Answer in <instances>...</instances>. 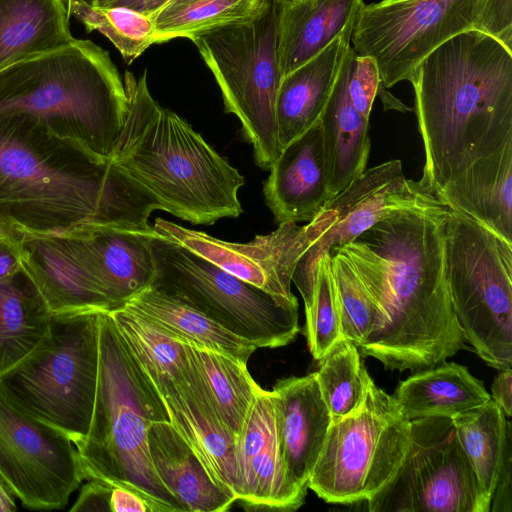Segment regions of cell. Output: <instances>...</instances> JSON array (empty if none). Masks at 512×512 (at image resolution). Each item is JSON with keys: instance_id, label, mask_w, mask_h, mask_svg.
I'll return each instance as SVG.
<instances>
[{"instance_id": "6da1fadb", "label": "cell", "mask_w": 512, "mask_h": 512, "mask_svg": "<svg viewBox=\"0 0 512 512\" xmlns=\"http://www.w3.org/2000/svg\"><path fill=\"white\" fill-rule=\"evenodd\" d=\"M448 212L444 202L401 210L330 250L344 255L381 312L382 328L358 350L387 369L417 372L466 347L446 279Z\"/></svg>"}, {"instance_id": "7a4b0ae2", "label": "cell", "mask_w": 512, "mask_h": 512, "mask_svg": "<svg viewBox=\"0 0 512 512\" xmlns=\"http://www.w3.org/2000/svg\"><path fill=\"white\" fill-rule=\"evenodd\" d=\"M157 200L110 159L24 114H0V225L35 235L92 225L147 233Z\"/></svg>"}, {"instance_id": "3957f363", "label": "cell", "mask_w": 512, "mask_h": 512, "mask_svg": "<svg viewBox=\"0 0 512 512\" xmlns=\"http://www.w3.org/2000/svg\"><path fill=\"white\" fill-rule=\"evenodd\" d=\"M409 82L425 152L419 181L436 196L512 140V50L495 37L457 34L422 59Z\"/></svg>"}, {"instance_id": "277c9868", "label": "cell", "mask_w": 512, "mask_h": 512, "mask_svg": "<svg viewBox=\"0 0 512 512\" xmlns=\"http://www.w3.org/2000/svg\"><path fill=\"white\" fill-rule=\"evenodd\" d=\"M128 111L110 160L164 210L197 225L238 217L244 177L200 134L152 97L147 73L126 72Z\"/></svg>"}, {"instance_id": "5b68a950", "label": "cell", "mask_w": 512, "mask_h": 512, "mask_svg": "<svg viewBox=\"0 0 512 512\" xmlns=\"http://www.w3.org/2000/svg\"><path fill=\"white\" fill-rule=\"evenodd\" d=\"M128 96L109 52L74 39L0 70V114H24L109 159L124 126Z\"/></svg>"}, {"instance_id": "8992f818", "label": "cell", "mask_w": 512, "mask_h": 512, "mask_svg": "<svg viewBox=\"0 0 512 512\" xmlns=\"http://www.w3.org/2000/svg\"><path fill=\"white\" fill-rule=\"evenodd\" d=\"M161 421H169L162 399L131 356L109 312H102L92 418L87 434L74 443L84 478L134 490L171 512L182 511L150 458L148 430Z\"/></svg>"}, {"instance_id": "52a82bcc", "label": "cell", "mask_w": 512, "mask_h": 512, "mask_svg": "<svg viewBox=\"0 0 512 512\" xmlns=\"http://www.w3.org/2000/svg\"><path fill=\"white\" fill-rule=\"evenodd\" d=\"M13 233L22 267L52 314L110 312L154 282L157 232L85 225L56 234Z\"/></svg>"}, {"instance_id": "ba28073f", "label": "cell", "mask_w": 512, "mask_h": 512, "mask_svg": "<svg viewBox=\"0 0 512 512\" xmlns=\"http://www.w3.org/2000/svg\"><path fill=\"white\" fill-rule=\"evenodd\" d=\"M478 30L512 50V0H382L363 5L352 49L376 62L390 88L411 76L432 50L459 33Z\"/></svg>"}, {"instance_id": "9c48e42d", "label": "cell", "mask_w": 512, "mask_h": 512, "mask_svg": "<svg viewBox=\"0 0 512 512\" xmlns=\"http://www.w3.org/2000/svg\"><path fill=\"white\" fill-rule=\"evenodd\" d=\"M98 311L52 314L38 344L0 376L30 414L75 443L88 432L99 365Z\"/></svg>"}, {"instance_id": "30bf717a", "label": "cell", "mask_w": 512, "mask_h": 512, "mask_svg": "<svg viewBox=\"0 0 512 512\" xmlns=\"http://www.w3.org/2000/svg\"><path fill=\"white\" fill-rule=\"evenodd\" d=\"M445 270L465 341L489 366L512 367V245L449 208Z\"/></svg>"}, {"instance_id": "8fae6325", "label": "cell", "mask_w": 512, "mask_h": 512, "mask_svg": "<svg viewBox=\"0 0 512 512\" xmlns=\"http://www.w3.org/2000/svg\"><path fill=\"white\" fill-rule=\"evenodd\" d=\"M280 3L266 0L247 22L220 27L191 39L215 77L226 113L241 122L255 161L269 169L281 149L275 103L282 73L278 57Z\"/></svg>"}, {"instance_id": "7c38bea8", "label": "cell", "mask_w": 512, "mask_h": 512, "mask_svg": "<svg viewBox=\"0 0 512 512\" xmlns=\"http://www.w3.org/2000/svg\"><path fill=\"white\" fill-rule=\"evenodd\" d=\"M156 275L152 287L204 313L256 348H276L293 341L300 328L298 306L225 271L161 235L151 241Z\"/></svg>"}, {"instance_id": "4fadbf2b", "label": "cell", "mask_w": 512, "mask_h": 512, "mask_svg": "<svg viewBox=\"0 0 512 512\" xmlns=\"http://www.w3.org/2000/svg\"><path fill=\"white\" fill-rule=\"evenodd\" d=\"M409 436L410 421L371 380L360 407L331 422L307 487L328 503L367 501L397 471Z\"/></svg>"}, {"instance_id": "5bb4252c", "label": "cell", "mask_w": 512, "mask_h": 512, "mask_svg": "<svg viewBox=\"0 0 512 512\" xmlns=\"http://www.w3.org/2000/svg\"><path fill=\"white\" fill-rule=\"evenodd\" d=\"M370 512H485L473 468L451 417L410 421L409 443L392 478L367 500Z\"/></svg>"}, {"instance_id": "9a60e30c", "label": "cell", "mask_w": 512, "mask_h": 512, "mask_svg": "<svg viewBox=\"0 0 512 512\" xmlns=\"http://www.w3.org/2000/svg\"><path fill=\"white\" fill-rule=\"evenodd\" d=\"M0 476L29 509H62L84 475L77 449L26 411L0 382Z\"/></svg>"}, {"instance_id": "2e32d148", "label": "cell", "mask_w": 512, "mask_h": 512, "mask_svg": "<svg viewBox=\"0 0 512 512\" xmlns=\"http://www.w3.org/2000/svg\"><path fill=\"white\" fill-rule=\"evenodd\" d=\"M335 215L322 207L305 225L279 223L266 235L246 243L217 239L205 232L156 218L153 228L241 280L260 288L287 306H298L291 292L292 276L302 255L334 224Z\"/></svg>"}, {"instance_id": "e0dca14e", "label": "cell", "mask_w": 512, "mask_h": 512, "mask_svg": "<svg viewBox=\"0 0 512 512\" xmlns=\"http://www.w3.org/2000/svg\"><path fill=\"white\" fill-rule=\"evenodd\" d=\"M442 203L420 181L407 179L402 162L391 159L359 175L323 208L335 215L334 224L300 258L292 276L305 310L312 302L319 259L331 248L345 245L376 222L398 211Z\"/></svg>"}, {"instance_id": "ac0fdd59", "label": "cell", "mask_w": 512, "mask_h": 512, "mask_svg": "<svg viewBox=\"0 0 512 512\" xmlns=\"http://www.w3.org/2000/svg\"><path fill=\"white\" fill-rule=\"evenodd\" d=\"M271 391L287 488L300 507L332 419L316 373L276 381Z\"/></svg>"}, {"instance_id": "d6986e66", "label": "cell", "mask_w": 512, "mask_h": 512, "mask_svg": "<svg viewBox=\"0 0 512 512\" xmlns=\"http://www.w3.org/2000/svg\"><path fill=\"white\" fill-rule=\"evenodd\" d=\"M237 501L256 508L296 510L279 449L271 391L261 390L234 443Z\"/></svg>"}, {"instance_id": "ffe728a7", "label": "cell", "mask_w": 512, "mask_h": 512, "mask_svg": "<svg viewBox=\"0 0 512 512\" xmlns=\"http://www.w3.org/2000/svg\"><path fill=\"white\" fill-rule=\"evenodd\" d=\"M263 186L275 222H309L330 199L320 121L283 147Z\"/></svg>"}, {"instance_id": "44dd1931", "label": "cell", "mask_w": 512, "mask_h": 512, "mask_svg": "<svg viewBox=\"0 0 512 512\" xmlns=\"http://www.w3.org/2000/svg\"><path fill=\"white\" fill-rule=\"evenodd\" d=\"M160 398L171 425L199 458L212 481L237 501L235 438L212 409L191 363L186 381L166 389Z\"/></svg>"}, {"instance_id": "7402d4cb", "label": "cell", "mask_w": 512, "mask_h": 512, "mask_svg": "<svg viewBox=\"0 0 512 512\" xmlns=\"http://www.w3.org/2000/svg\"><path fill=\"white\" fill-rule=\"evenodd\" d=\"M354 23L320 53L282 77L275 103L280 149L320 121L351 46Z\"/></svg>"}, {"instance_id": "603a6c76", "label": "cell", "mask_w": 512, "mask_h": 512, "mask_svg": "<svg viewBox=\"0 0 512 512\" xmlns=\"http://www.w3.org/2000/svg\"><path fill=\"white\" fill-rule=\"evenodd\" d=\"M437 197L512 245V140L474 162Z\"/></svg>"}, {"instance_id": "cb8c5ba5", "label": "cell", "mask_w": 512, "mask_h": 512, "mask_svg": "<svg viewBox=\"0 0 512 512\" xmlns=\"http://www.w3.org/2000/svg\"><path fill=\"white\" fill-rule=\"evenodd\" d=\"M148 448L154 471L184 512H223L236 502L211 479L170 421L153 423Z\"/></svg>"}, {"instance_id": "d4e9b609", "label": "cell", "mask_w": 512, "mask_h": 512, "mask_svg": "<svg viewBox=\"0 0 512 512\" xmlns=\"http://www.w3.org/2000/svg\"><path fill=\"white\" fill-rule=\"evenodd\" d=\"M352 52L350 46L320 119L330 198L366 170L370 153L369 120L352 105L347 90Z\"/></svg>"}, {"instance_id": "484cf974", "label": "cell", "mask_w": 512, "mask_h": 512, "mask_svg": "<svg viewBox=\"0 0 512 512\" xmlns=\"http://www.w3.org/2000/svg\"><path fill=\"white\" fill-rule=\"evenodd\" d=\"M363 0L280 3L278 57L282 77L304 64L354 23Z\"/></svg>"}, {"instance_id": "4316f807", "label": "cell", "mask_w": 512, "mask_h": 512, "mask_svg": "<svg viewBox=\"0 0 512 512\" xmlns=\"http://www.w3.org/2000/svg\"><path fill=\"white\" fill-rule=\"evenodd\" d=\"M69 17L65 0H0V70L72 42Z\"/></svg>"}, {"instance_id": "83f0119b", "label": "cell", "mask_w": 512, "mask_h": 512, "mask_svg": "<svg viewBox=\"0 0 512 512\" xmlns=\"http://www.w3.org/2000/svg\"><path fill=\"white\" fill-rule=\"evenodd\" d=\"M392 397L409 421L430 416L453 417L491 399L483 382L465 366L446 361L401 381Z\"/></svg>"}, {"instance_id": "f1b7e54d", "label": "cell", "mask_w": 512, "mask_h": 512, "mask_svg": "<svg viewBox=\"0 0 512 512\" xmlns=\"http://www.w3.org/2000/svg\"><path fill=\"white\" fill-rule=\"evenodd\" d=\"M131 356L160 396L190 373L187 344L125 304L109 312Z\"/></svg>"}, {"instance_id": "f546056e", "label": "cell", "mask_w": 512, "mask_h": 512, "mask_svg": "<svg viewBox=\"0 0 512 512\" xmlns=\"http://www.w3.org/2000/svg\"><path fill=\"white\" fill-rule=\"evenodd\" d=\"M126 304L185 343L214 350L245 363L257 349L253 343L228 331L199 310L152 286Z\"/></svg>"}, {"instance_id": "4dcf8cb0", "label": "cell", "mask_w": 512, "mask_h": 512, "mask_svg": "<svg viewBox=\"0 0 512 512\" xmlns=\"http://www.w3.org/2000/svg\"><path fill=\"white\" fill-rule=\"evenodd\" d=\"M51 316L43 296L23 268L0 281V376L38 344Z\"/></svg>"}, {"instance_id": "1f68e13d", "label": "cell", "mask_w": 512, "mask_h": 512, "mask_svg": "<svg viewBox=\"0 0 512 512\" xmlns=\"http://www.w3.org/2000/svg\"><path fill=\"white\" fill-rule=\"evenodd\" d=\"M186 344L189 361L212 409L236 438L262 387L248 372L247 363L214 350Z\"/></svg>"}, {"instance_id": "d6a6232c", "label": "cell", "mask_w": 512, "mask_h": 512, "mask_svg": "<svg viewBox=\"0 0 512 512\" xmlns=\"http://www.w3.org/2000/svg\"><path fill=\"white\" fill-rule=\"evenodd\" d=\"M451 418L477 478L485 512H489L505 451L512 441L511 423L493 399Z\"/></svg>"}, {"instance_id": "836d02e7", "label": "cell", "mask_w": 512, "mask_h": 512, "mask_svg": "<svg viewBox=\"0 0 512 512\" xmlns=\"http://www.w3.org/2000/svg\"><path fill=\"white\" fill-rule=\"evenodd\" d=\"M266 0H168L150 19L162 43L192 39L205 32L247 22L262 11Z\"/></svg>"}, {"instance_id": "e575fe53", "label": "cell", "mask_w": 512, "mask_h": 512, "mask_svg": "<svg viewBox=\"0 0 512 512\" xmlns=\"http://www.w3.org/2000/svg\"><path fill=\"white\" fill-rule=\"evenodd\" d=\"M315 373L332 422L360 407L372 380L361 360L358 347L344 337L330 348Z\"/></svg>"}, {"instance_id": "d590c367", "label": "cell", "mask_w": 512, "mask_h": 512, "mask_svg": "<svg viewBox=\"0 0 512 512\" xmlns=\"http://www.w3.org/2000/svg\"><path fill=\"white\" fill-rule=\"evenodd\" d=\"M69 16L80 21L88 32L103 34L130 65L152 44L162 43L153 21L124 7H104L82 2L66 4Z\"/></svg>"}, {"instance_id": "8d00e7d4", "label": "cell", "mask_w": 512, "mask_h": 512, "mask_svg": "<svg viewBox=\"0 0 512 512\" xmlns=\"http://www.w3.org/2000/svg\"><path fill=\"white\" fill-rule=\"evenodd\" d=\"M329 255L341 332L359 347L382 328L383 317L344 255L337 251H330Z\"/></svg>"}, {"instance_id": "74e56055", "label": "cell", "mask_w": 512, "mask_h": 512, "mask_svg": "<svg viewBox=\"0 0 512 512\" xmlns=\"http://www.w3.org/2000/svg\"><path fill=\"white\" fill-rule=\"evenodd\" d=\"M305 333L314 359L321 361L330 348L343 337L335 299L330 255L318 262L311 305L305 310Z\"/></svg>"}, {"instance_id": "f35d334b", "label": "cell", "mask_w": 512, "mask_h": 512, "mask_svg": "<svg viewBox=\"0 0 512 512\" xmlns=\"http://www.w3.org/2000/svg\"><path fill=\"white\" fill-rule=\"evenodd\" d=\"M381 85L378 67L374 59L352 52L347 90L355 109L369 120L374 99Z\"/></svg>"}, {"instance_id": "ab89813d", "label": "cell", "mask_w": 512, "mask_h": 512, "mask_svg": "<svg viewBox=\"0 0 512 512\" xmlns=\"http://www.w3.org/2000/svg\"><path fill=\"white\" fill-rule=\"evenodd\" d=\"M110 512H171L146 496L123 487L112 486L109 496Z\"/></svg>"}, {"instance_id": "60d3db41", "label": "cell", "mask_w": 512, "mask_h": 512, "mask_svg": "<svg viewBox=\"0 0 512 512\" xmlns=\"http://www.w3.org/2000/svg\"><path fill=\"white\" fill-rule=\"evenodd\" d=\"M110 485L97 480H89L86 483L71 511H110L109 496Z\"/></svg>"}, {"instance_id": "b9f144b4", "label": "cell", "mask_w": 512, "mask_h": 512, "mask_svg": "<svg viewBox=\"0 0 512 512\" xmlns=\"http://www.w3.org/2000/svg\"><path fill=\"white\" fill-rule=\"evenodd\" d=\"M511 442L508 444L502 467L492 495L489 512H511Z\"/></svg>"}, {"instance_id": "7bdbcfd3", "label": "cell", "mask_w": 512, "mask_h": 512, "mask_svg": "<svg viewBox=\"0 0 512 512\" xmlns=\"http://www.w3.org/2000/svg\"><path fill=\"white\" fill-rule=\"evenodd\" d=\"M22 268L18 239L11 231L0 234V281Z\"/></svg>"}, {"instance_id": "ee69618b", "label": "cell", "mask_w": 512, "mask_h": 512, "mask_svg": "<svg viewBox=\"0 0 512 512\" xmlns=\"http://www.w3.org/2000/svg\"><path fill=\"white\" fill-rule=\"evenodd\" d=\"M493 399L508 417L512 413V371L511 368L500 370L491 386Z\"/></svg>"}, {"instance_id": "f6af8a7d", "label": "cell", "mask_w": 512, "mask_h": 512, "mask_svg": "<svg viewBox=\"0 0 512 512\" xmlns=\"http://www.w3.org/2000/svg\"><path fill=\"white\" fill-rule=\"evenodd\" d=\"M167 1L168 0H97L95 6L124 7L150 18Z\"/></svg>"}, {"instance_id": "bcb514c9", "label": "cell", "mask_w": 512, "mask_h": 512, "mask_svg": "<svg viewBox=\"0 0 512 512\" xmlns=\"http://www.w3.org/2000/svg\"><path fill=\"white\" fill-rule=\"evenodd\" d=\"M14 494L0 476V512H13L17 510Z\"/></svg>"}, {"instance_id": "7dc6e473", "label": "cell", "mask_w": 512, "mask_h": 512, "mask_svg": "<svg viewBox=\"0 0 512 512\" xmlns=\"http://www.w3.org/2000/svg\"><path fill=\"white\" fill-rule=\"evenodd\" d=\"M74 1L86 3L88 5H95L97 2V0H65V3L67 4L69 2H74Z\"/></svg>"}, {"instance_id": "c3c4849f", "label": "cell", "mask_w": 512, "mask_h": 512, "mask_svg": "<svg viewBox=\"0 0 512 512\" xmlns=\"http://www.w3.org/2000/svg\"><path fill=\"white\" fill-rule=\"evenodd\" d=\"M6 232H10V230H8L5 227H3L2 225H0V234L6 233Z\"/></svg>"}, {"instance_id": "681fc988", "label": "cell", "mask_w": 512, "mask_h": 512, "mask_svg": "<svg viewBox=\"0 0 512 512\" xmlns=\"http://www.w3.org/2000/svg\"><path fill=\"white\" fill-rule=\"evenodd\" d=\"M281 4H284V3H290V2H293V1H296V0H275Z\"/></svg>"}]
</instances>
